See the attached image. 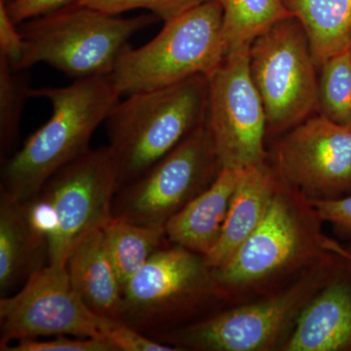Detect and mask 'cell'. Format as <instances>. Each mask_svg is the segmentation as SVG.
Segmentation results:
<instances>
[{
  "label": "cell",
  "instance_id": "cell-1",
  "mask_svg": "<svg viewBox=\"0 0 351 351\" xmlns=\"http://www.w3.org/2000/svg\"><path fill=\"white\" fill-rule=\"evenodd\" d=\"M29 95L49 101L52 114L20 151L2 161L0 191L19 202L38 195L51 176L91 149L95 131L121 96L110 75L80 78L64 87L31 88Z\"/></svg>",
  "mask_w": 351,
  "mask_h": 351
},
{
  "label": "cell",
  "instance_id": "cell-2",
  "mask_svg": "<svg viewBox=\"0 0 351 351\" xmlns=\"http://www.w3.org/2000/svg\"><path fill=\"white\" fill-rule=\"evenodd\" d=\"M208 78L193 76L151 91L127 95L108 115L119 189L147 172L207 119Z\"/></svg>",
  "mask_w": 351,
  "mask_h": 351
},
{
  "label": "cell",
  "instance_id": "cell-3",
  "mask_svg": "<svg viewBox=\"0 0 351 351\" xmlns=\"http://www.w3.org/2000/svg\"><path fill=\"white\" fill-rule=\"evenodd\" d=\"M157 21L152 13L122 18L73 2L24 22L18 71L44 63L75 80L110 75L130 39Z\"/></svg>",
  "mask_w": 351,
  "mask_h": 351
},
{
  "label": "cell",
  "instance_id": "cell-4",
  "mask_svg": "<svg viewBox=\"0 0 351 351\" xmlns=\"http://www.w3.org/2000/svg\"><path fill=\"white\" fill-rule=\"evenodd\" d=\"M225 56L223 7L211 0L164 23L145 45H129L110 77L121 95L151 91L198 75L209 77Z\"/></svg>",
  "mask_w": 351,
  "mask_h": 351
},
{
  "label": "cell",
  "instance_id": "cell-5",
  "mask_svg": "<svg viewBox=\"0 0 351 351\" xmlns=\"http://www.w3.org/2000/svg\"><path fill=\"white\" fill-rule=\"evenodd\" d=\"M317 66L304 27L286 18L250 46V69L267 115V135H280L318 106Z\"/></svg>",
  "mask_w": 351,
  "mask_h": 351
},
{
  "label": "cell",
  "instance_id": "cell-6",
  "mask_svg": "<svg viewBox=\"0 0 351 351\" xmlns=\"http://www.w3.org/2000/svg\"><path fill=\"white\" fill-rule=\"evenodd\" d=\"M221 169L205 121L147 172L117 191L113 217L165 226L214 182Z\"/></svg>",
  "mask_w": 351,
  "mask_h": 351
},
{
  "label": "cell",
  "instance_id": "cell-7",
  "mask_svg": "<svg viewBox=\"0 0 351 351\" xmlns=\"http://www.w3.org/2000/svg\"><path fill=\"white\" fill-rule=\"evenodd\" d=\"M213 269L204 256L184 247H163L123 287L119 321L152 337L213 293Z\"/></svg>",
  "mask_w": 351,
  "mask_h": 351
},
{
  "label": "cell",
  "instance_id": "cell-8",
  "mask_svg": "<svg viewBox=\"0 0 351 351\" xmlns=\"http://www.w3.org/2000/svg\"><path fill=\"white\" fill-rule=\"evenodd\" d=\"M250 46L226 53L207 77L206 121L221 169L265 163L267 115L252 78Z\"/></svg>",
  "mask_w": 351,
  "mask_h": 351
},
{
  "label": "cell",
  "instance_id": "cell-9",
  "mask_svg": "<svg viewBox=\"0 0 351 351\" xmlns=\"http://www.w3.org/2000/svg\"><path fill=\"white\" fill-rule=\"evenodd\" d=\"M119 165L110 145L90 149L51 176L40 193L54 205L58 228L49 241L50 265L66 267L71 252L113 218Z\"/></svg>",
  "mask_w": 351,
  "mask_h": 351
},
{
  "label": "cell",
  "instance_id": "cell-10",
  "mask_svg": "<svg viewBox=\"0 0 351 351\" xmlns=\"http://www.w3.org/2000/svg\"><path fill=\"white\" fill-rule=\"evenodd\" d=\"M62 335L104 339L98 314L76 293L66 267L48 263L19 292L0 300V350L12 341Z\"/></svg>",
  "mask_w": 351,
  "mask_h": 351
},
{
  "label": "cell",
  "instance_id": "cell-11",
  "mask_svg": "<svg viewBox=\"0 0 351 351\" xmlns=\"http://www.w3.org/2000/svg\"><path fill=\"white\" fill-rule=\"evenodd\" d=\"M311 283L295 285L267 301L237 307L152 339L179 348L212 351L265 350L274 345L311 293Z\"/></svg>",
  "mask_w": 351,
  "mask_h": 351
},
{
  "label": "cell",
  "instance_id": "cell-12",
  "mask_svg": "<svg viewBox=\"0 0 351 351\" xmlns=\"http://www.w3.org/2000/svg\"><path fill=\"white\" fill-rule=\"evenodd\" d=\"M276 154L283 179L307 195L326 199L351 191V126L308 117L281 138Z\"/></svg>",
  "mask_w": 351,
  "mask_h": 351
},
{
  "label": "cell",
  "instance_id": "cell-13",
  "mask_svg": "<svg viewBox=\"0 0 351 351\" xmlns=\"http://www.w3.org/2000/svg\"><path fill=\"white\" fill-rule=\"evenodd\" d=\"M302 241L294 209L285 196L276 193L260 225L223 267L213 269L215 279L226 287L261 280L291 262L301 250Z\"/></svg>",
  "mask_w": 351,
  "mask_h": 351
},
{
  "label": "cell",
  "instance_id": "cell-14",
  "mask_svg": "<svg viewBox=\"0 0 351 351\" xmlns=\"http://www.w3.org/2000/svg\"><path fill=\"white\" fill-rule=\"evenodd\" d=\"M239 170L219 171L214 182L166 223V237L173 244L206 256L223 232Z\"/></svg>",
  "mask_w": 351,
  "mask_h": 351
},
{
  "label": "cell",
  "instance_id": "cell-15",
  "mask_svg": "<svg viewBox=\"0 0 351 351\" xmlns=\"http://www.w3.org/2000/svg\"><path fill=\"white\" fill-rule=\"evenodd\" d=\"M276 193V178L265 163L239 170L221 239L204 256L211 269L223 267L260 225Z\"/></svg>",
  "mask_w": 351,
  "mask_h": 351
},
{
  "label": "cell",
  "instance_id": "cell-16",
  "mask_svg": "<svg viewBox=\"0 0 351 351\" xmlns=\"http://www.w3.org/2000/svg\"><path fill=\"white\" fill-rule=\"evenodd\" d=\"M66 267L71 285L94 313L119 320L123 287L106 248L103 230L89 233L76 245Z\"/></svg>",
  "mask_w": 351,
  "mask_h": 351
},
{
  "label": "cell",
  "instance_id": "cell-17",
  "mask_svg": "<svg viewBox=\"0 0 351 351\" xmlns=\"http://www.w3.org/2000/svg\"><path fill=\"white\" fill-rule=\"evenodd\" d=\"M49 262V241L32 230L24 206L0 191V293L2 297Z\"/></svg>",
  "mask_w": 351,
  "mask_h": 351
},
{
  "label": "cell",
  "instance_id": "cell-18",
  "mask_svg": "<svg viewBox=\"0 0 351 351\" xmlns=\"http://www.w3.org/2000/svg\"><path fill=\"white\" fill-rule=\"evenodd\" d=\"M351 348V289L332 284L304 307L289 339V351H336Z\"/></svg>",
  "mask_w": 351,
  "mask_h": 351
},
{
  "label": "cell",
  "instance_id": "cell-19",
  "mask_svg": "<svg viewBox=\"0 0 351 351\" xmlns=\"http://www.w3.org/2000/svg\"><path fill=\"white\" fill-rule=\"evenodd\" d=\"M283 3L304 27L318 69L350 47L351 0H283Z\"/></svg>",
  "mask_w": 351,
  "mask_h": 351
},
{
  "label": "cell",
  "instance_id": "cell-20",
  "mask_svg": "<svg viewBox=\"0 0 351 351\" xmlns=\"http://www.w3.org/2000/svg\"><path fill=\"white\" fill-rule=\"evenodd\" d=\"M108 256L122 287L149 258L165 245V226L140 225L122 217H113L104 228Z\"/></svg>",
  "mask_w": 351,
  "mask_h": 351
},
{
  "label": "cell",
  "instance_id": "cell-21",
  "mask_svg": "<svg viewBox=\"0 0 351 351\" xmlns=\"http://www.w3.org/2000/svg\"><path fill=\"white\" fill-rule=\"evenodd\" d=\"M223 7L226 54L250 46L263 32L292 17L283 0H219Z\"/></svg>",
  "mask_w": 351,
  "mask_h": 351
},
{
  "label": "cell",
  "instance_id": "cell-22",
  "mask_svg": "<svg viewBox=\"0 0 351 351\" xmlns=\"http://www.w3.org/2000/svg\"><path fill=\"white\" fill-rule=\"evenodd\" d=\"M318 106L321 115L341 125L351 126V51H341L320 68Z\"/></svg>",
  "mask_w": 351,
  "mask_h": 351
},
{
  "label": "cell",
  "instance_id": "cell-23",
  "mask_svg": "<svg viewBox=\"0 0 351 351\" xmlns=\"http://www.w3.org/2000/svg\"><path fill=\"white\" fill-rule=\"evenodd\" d=\"M29 80L0 56V154L1 161L13 152L19 136L25 101L29 98Z\"/></svg>",
  "mask_w": 351,
  "mask_h": 351
},
{
  "label": "cell",
  "instance_id": "cell-24",
  "mask_svg": "<svg viewBox=\"0 0 351 351\" xmlns=\"http://www.w3.org/2000/svg\"><path fill=\"white\" fill-rule=\"evenodd\" d=\"M211 0H77L76 2L115 15L144 9L165 23Z\"/></svg>",
  "mask_w": 351,
  "mask_h": 351
},
{
  "label": "cell",
  "instance_id": "cell-25",
  "mask_svg": "<svg viewBox=\"0 0 351 351\" xmlns=\"http://www.w3.org/2000/svg\"><path fill=\"white\" fill-rule=\"evenodd\" d=\"M101 336L114 346L117 351H178L179 348L143 334L121 322L99 315Z\"/></svg>",
  "mask_w": 351,
  "mask_h": 351
},
{
  "label": "cell",
  "instance_id": "cell-26",
  "mask_svg": "<svg viewBox=\"0 0 351 351\" xmlns=\"http://www.w3.org/2000/svg\"><path fill=\"white\" fill-rule=\"evenodd\" d=\"M1 351H117L114 346L104 339L80 337H53L52 339H23L4 348Z\"/></svg>",
  "mask_w": 351,
  "mask_h": 351
},
{
  "label": "cell",
  "instance_id": "cell-27",
  "mask_svg": "<svg viewBox=\"0 0 351 351\" xmlns=\"http://www.w3.org/2000/svg\"><path fill=\"white\" fill-rule=\"evenodd\" d=\"M21 203L32 230L50 241L58 228V215L53 203L41 193L27 202Z\"/></svg>",
  "mask_w": 351,
  "mask_h": 351
},
{
  "label": "cell",
  "instance_id": "cell-28",
  "mask_svg": "<svg viewBox=\"0 0 351 351\" xmlns=\"http://www.w3.org/2000/svg\"><path fill=\"white\" fill-rule=\"evenodd\" d=\"M24 54V38L16 27L6 4L0 0V56L8 62L11 68L18 71Z\"/></svg>",
  "mask_w": 351,
  "mask_h": 351
},
{
  "label": "cell",
  "instance_id": "cell-29",
  "mask_svg": "<svg viewBox=\"0 0 351 351\" xmlns=\"http://www.w3.org/2000/svg\"><path fill=\"white\" fill-rule=\"evenodd\" d=\"M77 0H15L7 10L16 25L60 10Z\"/></svg>",
  "mask_w": 351,
  "mask_h": 351
},
{
  "label": "cell",
  "instance_id": "cell-30",
  "mask_svg": "<svg viewBox=\"0 0 351 351\" xmlns=\"http://www.w3.org/2000/svg\"><path fill=\"white\" fill-rule=\"evenodd\" d=\"M319 218L351 232V196L311 201Z\"/></svg>",
  "mask_w": 351,
  "mask_h": 351
},
{
  "label": "cell",
  "instance_id": "cell-31",
  "mask_svg": "<svg viewBox=\"0 0 351 351\" xmlns=\"http://www.w3.org/2000/svg\"><path fill=\"white\" fill-rule=\"evenodd\" d=\"M324 246L325 248L329 249L330 251L335 252V253L339 254V255L343 256V258H346V260L351 262V254L343 250L339 245L335 243L334 241H331V240H325Z\"/></svg>",
  "mask_w": 351,
  "mask_h": 351
},
{
  "label": "cell",
  "instance_id": "cell-32",
  "mask_svg": "<svg viewBox=\"0 0 351 351\" xmlns=\"http://www.w3.org/2000/svg\"><path fill=\"white\" fill-rule=\"evenodd\" d=\"M1 1H3L6 5H8V4L12 3V2L15 1V0H1Z\"/></svg>",
  "mask_w": 351,
  "mask_h": 351
},
{
  "label": "cell",
  "instance_id": "cell-33",
  "mask_svg": "<svg viewBox=\"0 0 351 351\" xmlns=\"http://www.w3.org/2000/svg\"><path fill=\"white\" fill-rule=\"evenodd\" d=\"M350 51H351V40H350Z\"/></svg>",
  "mask_w": 351,
  "mask_h": 351
}]
</instances>
